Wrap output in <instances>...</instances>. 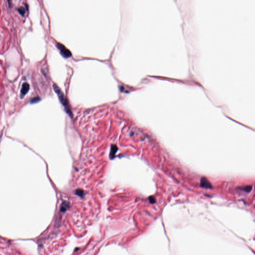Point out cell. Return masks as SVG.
<instances>
[{"mask_svg":"<svg viewBox=\"0 0 255 255\" xmlns=\"http://www.w3.org/2000/svg\"><path fill=\"white\" fill-rule=\"evenodd\" d=\"M243 190L246 191L247 192H249L252 190V186H246L245 188H243Z\"/></svg>","mask_w":255,"mask_h":255,"instance_id":"9c48e42d","label":"cell"},{"mask_svg":"<svg viewBox=\"0 0 255 255\" xmlns=\"http://www.w3.org/2000/svg\"><path fill=\"white\" fill-rule=\"evenodd\" d=\"M57 46L58 49L60 50V53L65 58H69L71 56V54L70 51L66 47H65L62 44L58 43L57 44Z\"/></svg>","mask_w":255,"mask_h":255,"instance_id":"7a4b0ae2","label":"cell"},{"mask_svg":"<svg viewBox=\"0 0 255 255\" xmlns=\"http://www.w3.org/2000/svg\"><path fill=\"white\" fill-rule=\"evenodd\" d=\"M40 99H40V98L38 97V96L34 97V98H33V99H32L31 100H30V104H35V103H37V102H38L39 101H40Z\"/></svg>","mask_w":255,"mask_h":255,"instance_id":"52a82bcc","label":"cell"},{"mask_svg":"<svg viewBox=\"0 0 255 255\" xmlns=\"http://www.w3.org/2000/svg\"><path fill=\"white\" fill-rule=\"evenodd\" d=\"M118 148L115 145H112L111 148V151L110 154V158L112 159L114 158L116 152L117 151Z\"/></svg>","mask_w":255,"mask_h":255,"instance_id":"5b68a950","label":"cell"},{"mask_svg":"<svg viewBox=\"0 0 255 255\" xmlns=\"http://www.w3.org/2000/svg\"><path fill=\"white\" fill-rule=\"evenodd\" d=\"M18 11L19 12V13L21 14L22 16H24L25 15V14H26V8L25 7H21L19 8L18 9Z\"/></svg>","mask_w":255,"mask_h":255,"instance_id":"8992f818","label":"cell"},{"mask_svg":"<svg viewBox=\"0 0 255 255\" xmlns=\"http://www.w3.org/2000/svg\"><path fill=\"white\" fill-rule=\"evenodd\" d=\"M200 186L205 188H211L212 185L210 182L205 177H202L201 179Z\"/></svg>","mask_w":255,"mask_h":255,"instance_id":"3957f363","label":"cell"},{"mask_svg":"<svg viewBox=\"0 0 255 255\" xmlns=\"http://www.w3.org/2000/svg\"><path fill=\"white\" fill-rule=\"evenodd\" d=\"M53 88L55 92V93L57 94L59 99L60 101L61 102V103H62V104L65 107L67 113L68 114H69V115H71V110L70 109L69 106L68 101H67L63 93L62 92V91L61 90L59 87L57 85H56L55 84H54L53 85Z\"/></svg>","mask_w":255,"mask_h":255,"instance_id":"6da1fadb","label":"cell"},{"mask_svg":"<svg viewBox=\"0 0 255 255\" xmlns=\"http://www.w3.org/2000/svg\"><path fill=\"white\" fill-rule=\"evenodd\" d=\"M149 199V201H150V202L151 203H154V202H155V198H154V197H150Z\"/></svg>","mask_w":255,"mask_h":255,"instance_id":"30bf717a","label":"cell"},{"mask_svg":"<svg viewBox=\"0 0 255 255\" xmlns=\"http://www.w3.org/2000/svg\"><path fill=\"white\" fill-rule=\"evenodd\" d=\"M29 88L30 86L28 83L26 82L23 84L22 88L21 89V93L22 96H25V95L28 93V92L29 90Z\"/></svg>","mask_w":255,"mask_h":255,"instance_id":"277c9868","label":"cell"},{"mask_svg":"<svg viewBox=\"0 0 255 255\" xmlns=\"http://www.w3.org/2000/svg\"><path fill=\"white\" fill-rule=\"evenodd\" d=\"M76 193L77 194V195H78L79 196H80L81 197H82L84 195V192H83V190H80V189L77 190L76 191Z\"/></svg>","mask_w":255,"mask_h":255,"instance_id":"ba28073f","label":"cell"}]
</instances>
